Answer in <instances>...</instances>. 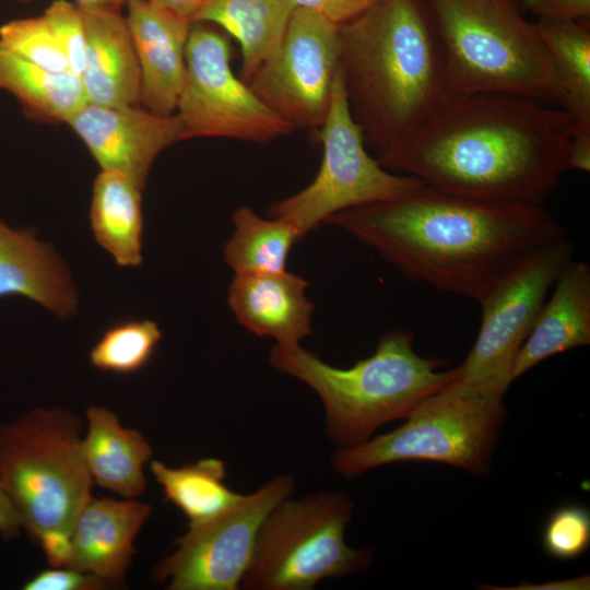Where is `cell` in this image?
Returning <instances> with one entry per match:
<instances>
[{
	"label": "cell",
	"instance_id": "cell-16",
	"mask_svg": "<svg viewBox=\"0 0 590 590\" xmlns=\"http://www.w3.org/2000/svg\"><path fill=\"white\" fill-rule=\"evenodd\" d=\"M151 510L135 498L91 496L73 523L67 567L92 574L107 586L121 582L135 552L134 539Z\"/></svg>",
	"mask_w": 590,
	"mask_h": 590
},
{
	"label": "cell",
	"instance_id": "cell-29",
	"mask_svg": "<svg viewBox=\"0 0 590 590\" xmlns=\"http://www.w3.org/2000/svg\"><path fill=\"white\" fill-rule=\"evenodd\" d=\"M0 44L52 72H71L68 60L44 15L15 19L0 26Z\"/></svg>",
	"mask_w": 590,
	"mask_h": 590
},
{
	"label": "cell",
	"instance_id": "cell-11",
	"mask_svg": "<svg viewBox=\"0 0 590 590\" xmlns=\"http://www.w3.org/2000/svg\"><path fill=\"white\" fill-rule=\"evenodd\" d=\"M573 253L574 244L567 237L534 250L479 303V333L458 366L459 379L506 393L514 359Z\"/></svg>",
	"mask_w": 590,
	"mask_h": 590
},
{
	"label": "cell",
	"instance_id": "cell-3",
	"mask_svg": "<svg viewBox=\"0 0 590 590\" xmlns=\"http://www.w3.org/2000/svg\"><path fill=\"white\" fill-rule=\"evenodd\" d=\"M339 61L350 111L377 160L450 94L424 0H378L339 25Z\"/></svg>",
	"mask_w": 590,
	"mask_h": 590
},
{
	"label": "cell",
	"instance_id": "cell-40",
	"mask_svg": "<svg viewBox=\"0 0 590 590\" xmlns=\"http://www.w3.org/2000/svg\"><path fill=\"white\" fill-rule=\"evenodd\" d=\"M79 7H120L127 4L129 0H73Z\"/></svg>",
	"mask_w": 590,
	"mask_h": 590
},
{
	"label": "cell",
	"instance_id": "cell-32",
	"mask_svg": "<svg viewBox=\"0 0 590 590\" xmlns=\"http://www.w3.org/2000/svg\"><path fill=\"white\" fill-rule=\"evenodd\" d=\"M107 585L96 576L70 567L45 569L28 579L25 590H97Z\"/></svg>",
	"mask_w": 590,
	"mask_h": 590
},
{
	"label": "cell",
	"instance_id": "cell-21",
	"mask_svg": "<svg viewBox=\"0 0 590 590\" xmlns=\"http://www.w3.org/2000/svg\"><path fill=\"white\" fill-rule=\"evenodd\" d=\"M83 458L93 482L123 498H135L146 487L143 468L153 450L144 436L121 426L117 415L102 406L86 411Z\"/></svg>",
	"mask_w": 590,
	"mask_h": 590
},
{
	"label": "cell",
	"instance_id": "cell-41",
	"mask_svg": "<svg viewBox=\"0 0 590 590\" xmlns=\"http://www.w3.org/2000/svg\"><path fill=\"white\" fill-rule=\"evenodd\" d=\"M8 1H14V2H22V3H24V2H28V1H31V0H8Z\"/></svg>",
	"mask_w": 590,
	"mask_h": 590
},
{
	"label": "cell",
	"instance_id": "cell-19",
	"mask_svg": "<svg viewBox=\"0 0 590 590\" xmlns=\"http://www.w3.org/2000/svg\"><path fill=\"white\" fill-rule=\"evenodd\" d=\"M511 367V380L556 354L590 343V266L570 260Z\"/></svg>",
	"mask_w": 590,
	"mask_h": 590
},
{
	"label": "cell",
	"instance_id": "cell-26",
	"mask_svg": "<svg viewBox=\"0 0 590 590\" xmlns=\"http://www.w3.org/2000/svg\"><path fill=\"white\" fill-rule=\"evenodd\" d=\"M234 231L224 246V260L235 274L285 271L292 246L300 240L290 222L259 216L241 205L232 216Z\"/></svg>",
	"mask_w": 590,
	"mask_h": 590
},
{
	"label": "cell",
	"instance_id": "cell-6",
	"mask_svg": "<svg viewBox=\"0 0 590 590\" xmlns=\"http://www.w3.org/2000/svg\"><path fill=\"white\" fill-rule=\"evenodd\" d=\"M504 393L455 378L387 434L338 449L332 469L344 477L401 461H433L483 476L506 418Z\"/></svg>",
	"mask_w": 590,
	"mask_h": 590
},
{
	"label": "cell",
	"instance_id": "cell-28",
	"mask_svg": "<svg viewBox=\"0 0 590 590\" xmlns=\"http://www.w3.org/2000/svg\"><path fill=\"white\" fill-rule=\"evenodd\" d=\"M161 338L162 332L152 320L117 323L91 349V364L102 371L132 374L150 361Z\"/></svg>",
	"mask_w": 590,
	"mask_h": 590
},
{
	"label": "cell",
	"instance_id": "cell-9",
	"mask_svg": "<svg viewBox=\"0 0 590 590\" xmlns=\"http://www.w3.org/2000/svg\"><path fill=\"white\" fill-rule=\"evenodd\" d=\"M316 132L323 150L316 177L268 210L271 217L293 224L300 239L341 211L402 198L424 185L416 177L384 168L367 153L362 129L350 111L340 66L328 114Z\"/></svg>",
	"mask_w": 590,
	"mask_h": 590
},
{
	"label": "cell",
	"instance_id": "cell-17",
	"mask_svg": "<svg viewBox=\"0 0 590 590\" xmlns=\"http://www.w3.org/2000/svg\"><path fill=\"white\" fill-rule=\"evenodd\" d=\"M307 286L302 276L286 270L235 274L227 303L248 331L292 347L311 333L314 304L306 296Z\"/></svg>",
	"mask_w": 590,
	"mask_h": 590
},
{
	"label": "cell",
	"instance_id": "cell-10",
	"mask_svg": "<svg viewBox=\"0 0 590 590\" xmlns=\"http://www.w3.org/2000/svg\"><path fill=\"white\" fill-rule=\"evenodd\" d=\"M175 111L184 140L214 137L269 143L295 130L232 71L229 42L200 22L190 28L186 76Z\"/></svg>",
	"mask_w": 590,
	"mask_h": 590
},
{
	"label": "cell",
	"instance_id": "cell-33",
	"mask_svg": "<svg viewBox=\"0 0 590 590\" xmlns=\"http://www.w3.org/2000/svg\"><path fill=\"white\" fill-rule=\"evenodd\" d=\"M378 0H292L296 8L312 10L341 25L374 5Z\"/></svg>",
	"mask_w": 590,
	"mask_h": 590
},
{
	"label": "cell",
	"instance_id": "cell-4",
	"mask_svg": "<svg viewBox=\"0 0 590 590\" xmlns=\"http://www.w3.org/2000/svg\"><path fill=\"white\" fill-rule=\"evenodd\" d=\"M269 361L319 396L327 435L338 449L359 445L379 426L404 420L421 401L458 376V367L437 370L446 359L418 355L412 333L403 330L386 332L374 354L349 368L331 366L300 345H274Z\"/></svg>",
	"mask_w": 590,
	"mask_h": 590
},
{
	"label": "cell",
	"instance_id": "cell-1",
	"mask_svg": "<svg viewBox=\"0 0 590 590\" xmlns=\"http://www.w3.org/2000/svg\"><path fill=\"white\" fill-rule=\"evenodd\" d=\"M575 123L562 107L504 93L449 94L386 169L473 198L542 205L567 170Z\"/></svg>",
	"mask_w": 590,
	"mask_h": 590
},
{
	"label": "cell",
	"instance_id": "cell-2",
	"mask_svg": "<svg viewBox=\"0 0 590 590\" xmlns=\"http://www.w3.org/2000/svg\"><path fill=\"white\" fill-rule=\"evenodd\" d=\"M326 223L375 249L410 280L477 303L531 252L567 237L542 205L425 184L402 198L341 211Z\"/></svg>",
	"mask_w": 590,
	"mask_h": 590
},
{
	"label": "cell",
	"instance_id": "cell-24",
	"mask_svg": "<svg viewBox=\"0 0 590 590\" xmlns=\"http://www.w3.org/2000/svg\"><path fill=\"white\" fill-rule=\"evenodd\" d=\"M0 90L13 95L28 115L61 122L86 103L79 75L46 70L1 44Z\"/></svg>",
	"mask_w": 590,
	"mask_h": 590
},
{
	"label": "cell",
	"instance_id": "cell-13",
	"mask_svg": "<svg viewBox=\"0 0 590 590\" xmlns=\"http://www.w3.org/2000/svg\"><path fill=\"white\" fill-rule=\"evenodd\" d=\"M339 66V25L312 10L295 8L281 45L247 84L295 129L318 131Z\"/></svg>",
	"mask_w": 590,
	"mask_h": 590
},
{
	"label": "cell",
	"instance_id": "cell-34",
	"mask_svg": "<svg viewBox=\"0 0 590 590\" xmlns=\"http://www.w3.org/2000/svg\"><path fill=\"white\" fill-rule=\"evenodd\" d=\"M540 19L579 21L589 19L590 0H521Z\"/></svg>",
	"mask_w": 590,
	"mask_h": 590
},
{
	"label": "cell",
	"instance_id": "cell-14",
	"mask_svg": "<svg viewBox=\"0 0 590 590\" xmlns=\"http://www.w3.org/2000/svg\"><path fill=\"white\" fill-rule=\"evenodd\" d=\"M103 170L122 173L142 189L155 158L184 140L175 114L162 116L138 105L83 104L68 120Z\"/></svg>",
	"mask_w": 590,
	"mask_h": 590
},
{
	"label": "cell",
	"instance_id": "cell-35",
	"mask_svg": "<svg viewBox=\"0 0 590 590\" xmlns=\"http://www.w3.org/2000/svg\"><path fill=\"white\" fill-rule=\"evenodd\" d=\"M37 542L45 552L48 563L54 567H67L71 556V534L67 532H49Z\"/></svg>",
	"mask_w": 590,
	"mask_h": 590
},
{
	"label": "cell",
	"instance_id": "cell-36",
	"mask_svg": "<svg viewBox=\"0 0 590 590\" xmlns=\"http://www.w3.org/2000/svg\"><path fill=\"white\" fill-rule=\"evenodd\" d=\"M567 169L590 170V129L574 128L567 153Z\"/></svg>",
	"mask_w": 590,
	"mask_h": 590
},
{
	"label": "cell",
	"instance_id": "cell-5",
	"mask_svg": "<svg viewBox=\"0 0 590 590\" xmlns=\"http://www.w3.org/2000/svg\"><path fill=\"white\" fill-rule=\"evenodd\" d=\"M450 94L504 93L563 102L556 66L515 0H424Z\"/></svg>",
	"mask_w": 590,
	"mask_h": 590
},
{
	"label": "cell",
	"instance_id": "cell-23",
	"mask_svg": "<svg viewBox=\"0 0 590 590\" xmlns=\"http://www.w3.org/2000/svg\"><path fill=\"white\" fill-rule=\"evenodd\" d=\"M142 190L129 176L115 170L102 169L93 184L92 231L97 243L121 267L142 262Z\"/></svg>",
	"mask_w": 590,
	"mask_h": 590
},
{
	"label": "cell",
	"instance_id": "cell-8",
	"mask_svg": "<svg viewBox=\"0 0 590 590\" xmlns=\"http://www.w3.org/2000/svg\"><path fill=\"white\" fill-rule=\"evenodd\" d=\"M354 504L343 491L287 497L263 520L240 588L311 590L329 578L367 569L370 548L346 545Z\"/></svg>",
	"mask_w": 590,
	"mask_h": 590
},
{
	"label": "cell",
	"instance_id": "cell-31",
	"mask_svg": "<svg viewBox=\"0 0 590 590\" xmlns=\"http://www.w3.org/2000/svg\"><path fill=\"white\" fill-rule=\"evenodd\" d=\"M43 15L68 60L70 71L80 76L86 52V33L80 7L74 2L55 0Z\"/></svg>",
	"mask_w": 590,
	"mask_h": 590
},
{
	"label": "cell",
	"instance_id": "cell-7",
	"mask_svg": "<svg viewBox=\"0 0 590 590\" xmlns=\"http://www.w3.org/2000/svg\"><path fill=\"white\" fill-rule=\"evenodd\" d=\"M80 430L79 417L59 408L33 410L0 427V484L36 541L71 534L92 496Z\"/></svg>",
	"mask_w": 590,
	"mask_h": 590
},
{
	"label": "cell",
	"instance_id": "cell-38",
	"mask_svg": "<svg viewBox=\"0 0 590 590\" xmlns=\"http://www.w3.org/2000/svg\"><path fill=\"white\" fill-rule=\"evenodd\" d=\"M22 522L12 500L0 484V535L4 539L16 536Z\"/></svg>",
	"mask_w": 590,
	"mask_h": 590
},
{
	"label": "cell",
	"instance_id": "cell-37",
	"mask_svg": "<svg viewBox=\"0 0 590 590\" xmlns=\"http://www.w3.org/2000/svg\"><path fill=\"white\" fill-rule=\"evenodd\" d=\"M499 590H585L590 588V577L581 576L563 580L546 581L542 583L521 582L515 587H482Z\"/></svg>",
	"mask_w": 590,
	"mask_h": 590
},
{
	"label": "cell",
	"instance_id": "cell-20",
	"mask_svg": "<svg viewBox=\"0 0 590 590\" xmlns=\"http://www.w3.org/2000/svg\"><path fill=\"white\" fill-rule=\"evenodd\" d=\"M22 296L67 318L76 311L78 294L57 252L31 229H13L0 220V298Z\"/></svg>",
	"mask_w": 590,
	"mask_h": 590
},
{
	"label": "cell",
	"instance_id": "cell-15",
	"mask_svg": "<svg viewBox=\"0 0 590 590\" xmlns=\"http://www.w3.org/2000/svg\"><path fill=\"white\" fill-rule=\"evenodd\" d=\"M126 7L140 68V102L154 114L173 115L186 76L192 22L148 0H129Z\"/></svg>",
	"mask_w": 590,
	"mask_h": 590
},
{
	"label": "cell",
	"instance_id": "cell-39",
	"mask_svg": "<svg viewBox=\"0 0 590 590\" xmlns=\"http://www.w3.org/2000/svg\"><path fill=\"white\" fill-rule=\"evenodd\" d=\"M191 22L206 0H148Z\"/></svg>",
	"mask_w": 590,
	"mask_h": 590
},
{
	"label": "cell",
	"instance_id": "cell-18",
	"mask_svg": "<svg viewBox=\"0 0 590 590\" xmlns=\"http://www.w3.org/2000/svg\"><path fill=\"white\" fill-rule=\"evenodd\" d=\"M86 33L80 75L86 103L128 106L140 103V68L120 7H80Z\"/></svg>",
	"mask_w": 590,
	"mask_h": 590
},
{
	"label": "cell",
	"instance_id": "cell-27",
	"mask_svg": "<svg viewBox=\"0 0 590 590\" xmlns=\"http://www.w3.org/2000/svg\"><path fill=\"white\" fill-rule=\"evenodd\" d=\"M538 33L548 50L563 90L560 107L575 128L590 129V32L579 21L540 19Z\"/></svg>",
	"mask_w": 590,
	"mask_h": 590
},
{
	"label": "cell",
	"instance_id": "cell-25",
	"mask_svg": "<svg viewBox=\"0 0 590 590\" xmlns=\"http://www.w3.org/2000/svg\"><path fill=\"white\" fill-rule=\"evenodd\" d=\"M150 469L165 497L181 510L189 524L219 516L243 497L225 485L226 467L216 458H204L179 468L154 460Z\"/></svg>",
	"mask_w": 590,
	"mask_h": 590
},
{
	"label": "cell",
	"instance_id": "cell-30",
	"mask_svg": "<svg viewBox=\"0 0 590 590\" xmlns=\"http://www.w3.org/2000/svg\"><path fill=\"white\" fill-rule=\"evenodd\" d=\"M590 544V514L580 505L557 508L548 517L542 535L544 551L557 559L582 555Z\"/></svg>",
	"mask_w": 590,
	"mask_h": 590
},
{
	"label": "cell",
	"instance_id": "cell-12",
	"mask_svg": "<svg viewBox=\"0 0 590 590\" xmlns=\"http://www.w3.org/2000/svg\"><path fill=\"white\" fill-rule=\"evenodd\" d=\"M295 484L292 475H278L219 516L189 524L176 550L157 563L153 578L170 590L239 589L263 520L293 495Z\"/></svg>",
	"mask_w": 590,
	"mask_h": 590
},
{
	"label": "cell",
	"instance_id": "cell-22",
	"mask_svg": "<svg viewBox=\"0 0 590 590\" xmlns=\"http://www.w3.org/2000/svg\"><path fill=\"white\" fill-rule=\"evenodd\" d=\"M292 0H206L192 23H214L239 44V78L248 83L276 51L295 9Z\"/></svg>",
	"mask_w": 590,
	"mask_h": 590
}]
</instances>
